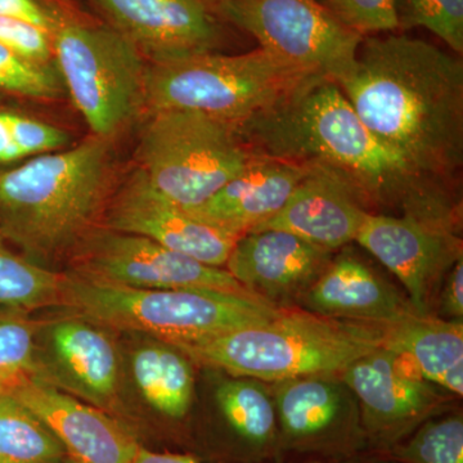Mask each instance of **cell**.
<instances>
[{
	"label": "cell",
	"mask_w": 463,
	"mask_h": 463,
	"mask_svg": "<svg viewBox=\"0 0 463 463\" xmlns=\"http://www.w3.org/2000/svg\"><path fill=\"white\" fill-rule=\"evenodd\" d=\"M313 165L257 154L203 205L185 209L200 221L242 236L276 214Z\"/></svg>",
	"instance_id": "20"
},
{
	"label": "cell",
	"mask_w": 463,
	"mask_h": 463,
	"mask_svg": "<svg viewBox=\"0 0 463 463\" xmlns=\"http://www.w3.org/2000/svg\"><path fill=\"white\" fill-rule=\"evenodd\" d=\"M138 152L148 182L183 209L212 199L255 155L236 125L191 109L152 112Z\"/></svg>",
	"instance_id": "7"
},
{
	"label": "cell",
	"mask_w": 463,
	"mask_h": 463,
	"mask_svg": "<svg viewBox=\"0 0 463 463\" xmlns=\"http://www.w3.org/2000/svg\"><path fill=\"white\" fill-rule=\"evenodd\" d=\"M58 306L97 327L143 332L172 345L260 325L283 310L241 292L132 288L80 274L63 276Z\"/></svg>",
	"instance_id": "5"
},
{
	"label": "cell",
	"mask_w": 463,
	"mask_h": 463,
	"mask_svg": "<svg viewBox=\"0 0 463 463\" xmlns=\"http://www.w3.org/2000/svg\"><path fill=\"white\" fill-rule=\"evenodd\" d=\"M218 7L225 23L309 74L339 84L354 72L364 36L341 25L317 0H218Z\"/></svg>",
	"instance_id": "9"
},
{
	"label": "cell",
	"mask_w": 463,
	"mask_h": 463,
	"mask_svg": "<svg viewBox=\"0 0 463 463\" xmlns=\"http://www.w3.org/2000/svg\"><path fill=\"white\" fill-rule=\"evenodd\" d=\"M109 142L91 136L74 148L0 172V219L9 236L38 254L74 242L108 192Z\"/></svg>",
	"instance_id": "4"
},
{
	"label": "cell",
	"mask_w": 463,
	"mask_h": 463,
	"mask_svg": "<svg viewBox=\"0 0 463 463\" xmlns=\"http://www.w3.org/2000/svg\"><path fill=\"white\" fill-rule=\"evenodd\" d=\"M397 353L379 346L355 359L340 373L354 392L368 450L385 455L423 422L452 410L449 394Z\"/></svg>",
	"instance_id": "11"
},
{
	"label": "cell",
	"mask_w": 463,
	"mask_h": 463,
	"mask_svg": "<svg viewBox=\"0 0 463 463\" xmlns=\"http://www.w3.org/2000/svg\"><path fill=\"white\" fill-rule=\"evenodd\" d=\"M368 213L354 188L340 174L313 165L285 205L250 232L285 231L336 252L355 242Z\"/></svg>",
	"instance_id": "18"
},
{
	"label": "cell",
	"mask_w": 463,
	"mask_h": 463,
	"mask_svg": "<svg viewBox=\"0 0 463 463\" xmlns=\"http://www.w3.org/2000/svg\"><path fill=\"white\" fill-rule=\"evenodd\" d=\"M434 317L446 321H463V257L450 268L439 288Z\"/></svg>",
	"instance_id": "35"
},
{
	"label": "cell",
	"mask_w": 463,
	"mask_h": 463,
	"mask_svg": "<svg viewBox=\"0 0 463 463\" xmlns=\"http://www.w3.org/2000/svg\"><path fill=\"white\" fill-rule=\"evenodd\" d=\"M23 157H25V155L18 148L5 115L0 111V163H12Z\"/></svg>",
	"instance_id": "36"
},
{
	"label": "cell",
	"mask_w": 463,
	"mask_h": 463,
	"mask_svg": "<svg viewBox=\"0 0 463 463\" xmlns=\"http://www.w3.org/2000/svg\"><path fill=\"white\" fill-rule=\"evenodd\" d=\"M385 456L398 463H463L462 411L431 417Z\"/></svg>",
	"instance_id": "26"
},
{
	"label": "cell",
	"mask_w": 463,
	"mask_h": 463,
	"mask_svg": "<svg viewBox=\"0 0 463 463\" xmlns=\"http://www.w3.org/2000/svg\"><path fill=\"white\" fill-rule=\"evenodd\" d=\"M80 276L132 288L249 294L224 268L201 263L147 237L115 231L103 232L90 241Z\"/></svg>",
	"instance_id": "13"
},
{
	"label": "cell",
	"mask_w": 463,
	"mask_h": 463,
	"mask_svg": "<svg viewBox=\"0 0 463 463\" xmlns=\"http://www.w3.org/2000/svg\"><path fill=\"white\" fill-rule=\"evenodd\" d=\"M272 463H398L381 453L367 452L343 459H306V461H277Z\"/></svg>",
	"instance_id": "38"
},
{
	"label": "cell",
	"mask_w": 463,
	"mask_h": 463,
	"mask_svg": "<svg viewBox=\"0 0 463 463\" xmlns=\"http://www.w3.org/2000/svg\"><path fill=\"white\" fill-rule=\"evenodd\" d=\"M65 447L48 426L14 398L0 394V463H61Z\"/></svg>",
	"instance_id": "25"
},
{
	"label": "cell",
	"mask_w": 463,
	"mask_h": 463,
	"mask_svg": "<svg viewBox=\"0 0 463 463\" xmlns=\"http://www.w3.org/2000/svg\"><path fill=\"white\" fill-rule=\"evenodd\" d=\"M459 228L368 213L355 242L401 281L417 316L434 317L439 288L463 257Z\"/></svg>",
	"instance_id": "12"
},
{
	"label": "cell",
	"mask_w": 463,
	"mask_h": 463,
	"mask_svg": "<svg viewBox=\"0 0 463 463\" xmlns=\"http://www.w3.org/2000/svg\"><path fill=\"white\" fill-rule=\"evenodd\" d=\"M9 389L8 383H3V381H0V394H3V392H7Z\"/></svg>",
	"instance_id": "39"
},
{
	"label": "cell",
	"mask_w": 463,
	"mask_h": 463,
	"mask_svg": "<svg viewBox=\"0 0 463 463\" xmlns=\"http://www.w3.org/2000/svg\"><path fill=\"white\" fill-rule=\"evenodd\" d=\"M74 463H76V462H74Z\"/></svg>",
	"instance_id": "40"
},
{
	"label": "cell",
	"mask_w": 463,
	"mask_h": 463,
	"mask_svg": "<svg viewBox=\"0 0 463 463\" xmlns=\"http://www.w3.org/2000/svg\"><path fill=\"white\" fill-rule=\"evenodd\" d=\"M335 251L285 231L248 232L234 243L224 269L252 297L277 309H298Z\"/></svg>",
	"instance_id": "15"
},
{
	"label": "cell",
	"mask_w": 463,
	"mask_h": 463,
	"mask_svg": "<svg viewBox=\"0 0 463 463\" xmlns=\"http://www.w3.org/2000/svg\"><path fill=\"white\" fill-rule=\"evenodd\" d=\"M8 392L38 416L76 463H133L138 444L108 414L25 374Z\"/></svg>",
	"instance_id": "17"
},
{
	"label": "cell",
	"mask_w": 463,
	"mask_h": 463,
	"mask_svg": "<svg viewBox=\"0 0 463 463\" xmlns=\"http://www.w3.org/2000/svg\"><path fill=\"white\" fill-rule=\"evenodd\" d=\"M133 463H201L194 456L174 455V453H156L138 447Z\"/></svg>",
	"instance_id": "37"
},
{
	"label": "cell",
	"mask_w": 463,
	"mask_h": 463,
	"mask_svg": "<svg viewBox=\"0 0 463 463\" xmlns=\"http://www.w3.org/2000/svg\"><path fill=\"white\" fill-rule=\"evenodd\" d=\"M0 91L52 99L60 96L61 85L50 66L27 61L0 45Z\"/></svg>",
	"instance_id": "29"
},
{
	"label": "cell",
	"mask_w": 463,
	"mask_h": 463,
	"mask_svg": "<svg viewBox=\"0 0 463 463\" xmlns=\"http://www.w3.org/2000/svg\"><path fill=\"white\" fill-rule=\"evenodd\" d=\"M194 362L165 341L138 347L132 356L137 386L152 408L173 420H183L194 404L196 377Z\"/></svg>",
	"instance_id": "24"
},
{
	"label": "cell",
	"mask_w": 463,
	"mask_h": 463,
	"mask_svg": "<svg viewBox=\"0 0 463 463\" xmlns=\"http://www.w3.org/2000/svg\"><path fill=\"white\" fill-rule=\"evenodd\" d=\"M53 54L93 136L114 138L145 108L147 65L114 27L63 18L53 33Z\"/></svg>",
	"instance_id": "8"
},
{
	"label": "cell",
	"mask_w": 463,
	"mask_h": 463,
	"mask_svg": "<svg viewBox=\"0 0 463 463\" xmlns=\"http://www.w3.org/2000/svg\"><path fill=\"white\" fill-rule=\"evenodd\" d=\"M310 76L318 75L263 48L151 61L146 69L145 108L151 112L191 109L239 125Z\"/></svg>",
	"instance_id": "6"
},
{
	"label": "cell",
	"mask_w": 463,
	"mask_h": 463,
	"mask_svg": "<svg viewBox=\"0 0 463 463\" xmlns=\"http://www.w3.org/2000/svg\"><path fill=\"white\" fill-rule=\"evenodd\" d=\"M269 385L279 423V461L343 459L370 452L358 401L340 373Z\"/></svg>",
	"instance_id": "10"
},
{
	"label": "cell",
	"mask_w": 463,
	"mask_h": 463,
	"mask_svg": "<svg viewBox=\"0 0 463 463\" xmlns=\"http://www.w3.org/2000/svg\"><path fill=\"white\" fill-rule=\"evenodd\" d=\"M381 346L403 356L423 379L463 395V321L411 315L380 325Z\"/></svg>",
	"instance_id": "22"
},
{
	"label": "cell",
	"mask_w": 463,
	"mask_h": 463,
	"mask_svg": "<svg viewBox=\"0 0 463 463\" xmlns=\"http://www.w3.org/2000/svg\"><path fill=\"white\" fill-rule=\"evenodd\" d=\"M223 373L216 380L212 399L227 438L228 455L236 463L279 461V423L269 383Z\"/></svg>",
	"instance_id": "21"
},
{
	"label": "cell",
	"mask_w": 463,
	"mask_h": 463,
	"mask_svg": "<svg viewBox=\"0 0 463 463\" xmlns=\"http://www.w3.org/2000/svg\"><path fill=\"white\" fill-rule=\"evenodd\" d=\"M51 344L58 364L85 397L97 403L111 401L118 388V359L106 332L72 318L52 327Z\"/></svg>",
	"instance_id": "23"
},
{
	"label": "cell",
	"mask_w": 463,
	"mask_h": 463,
	"mask_svg": "<svg viewBox=\"0 0 463 463\" xmlns=\"http://www.w3.org/2000/svg\"><path fill=\"white\" fill-rule=\"evenodd\" d=\"M298 309L337 321L371 325L416 315L408 298L350 245L335 252Z\"/></svg>",
	"instance_id": "19"
},
{
	"label": "cell",
	"mask_w": 463,
	"mask_h": 463,
	"mask_svg": "<svg viewBox=\"0 0 463 463\" xmlns=\"http://www.w3.org/2000/svg\"><path fill=\"white\" fill-rule=\"evenodd\" d=\"M399 29L423 27L463 53V0H397Z\"/></svg>",
	"instance_id": "28"
},
{
	"label": "cell",
	"mask_w": 463,
	"mask_h": 463,
	"mask_svg": "<svg viewBox=\"0 0 463 463\" xmlns=\"http://www.w3.org/2000/svg\"><path fill=\"white\" fill-rule=\"evenodd\" d=\"M151 61L214 52L225 21L218 0H90Z\"/></svg>",
	"instance_id": "14"
},
{
	"label": "cell",
	"mask_w": 463,
	"mask_h": 463,
	"mask_svg": "<svg viewBox=\"0 0 463 463\" xmlns=\"http://www.w3.org/2000/svg\"><path fill=\"white\" fill-rule=\"evenodd\" d=\"M323 8L337 21L361 33L362 36L373 33L395 32L399 29L397 0H317Z\"/></svg>",
	"instance_id": "30"
},
{
	"label": "cell",
	"mask_w": 463,
	"mask_h": 463,
	"mask_svg": "<svg viewBox=\"0 0 463 463\" xmlns=\"http://www.w3.org/2000/svg\"><path fill=\"white\" fill-rule=\"evenodd\" d=\"M0 45L32 62L48 65L53 54V38L24 21L0 17Z\"/></svg>",
	"instance_id": "32"
},
{
	"label": "cell",
	"mask_w": 463,
	"mask_h": 463,
	"mask_svg": "<svg viewBox=\"0 0 463 463\" xmlns=\"http://www.w3.org/2000/svg\"><path fill=\"white\" fill-rule=\"evenodd\" d=\"M380 345V325L283 309L260 325L174 346L201 367L273 383L309 374L341 373Z\"/></svg>",
	"instance_id": "3"
},
{
	"label": "cell",
	"mask_w": 463,
	"mask_h": 463,
	"mask_svg": "<svg viewBox=\"0 0 463 463\" xmlns=\"http://www.w3.org/2000/svg\"><path fill=\"white\" fill-rule=\"evenodd\" d=\"M7 121L9 130L14 136L18 148L25 156L29 155L50 154L57 149L65 147L69 142V136L63 130L52 127L50 124L42 123L35 118L14 114V112H3Z\"/></svg>",
	"instance_id": "33"
},
{
	"label": "cell",
	"mask_w": 463,
	"mask_h": 463,
	"mask_svg": "<svg viewBox=\"0 0 463 463\" xmlns=\"http://www.w3.org/2000/svg\"><path fill=\"white\" fill-rule=\"evenodd\" d=\"M33 371V326L17 319H0V381L11 386Z\"/></svg>",
	"instance_id": "31"
},
{
	"label": "cell",
	"mask_w": 463,
	"mask_h": 463,
	"mask_svg": "<svg viewBox=\"0 0 463 463\" xmlns=\"http://www.w3.org/2000/svg\"><path fill=\"white\" fill-rule=\"evenodd\" d=\"M109 230L137 234L212 267L224 268L236 234L200 221L166 199L141 169L121 187L109 209Z\"/></svg>",
	"instance_id": "16"
},
{
	"label": "cell",
	"mask_w": 463,
	"mask_h": 463,
	"mask_svg": "<svg viewBox=\"0 0 463 463\" xmlns=\"http://www.w3.org/2000/svg\"><path fill=\"white\" fill-rule=\"evenodd\" d=\"M62 274L17 257L0 245V304L41 307L60 304Z\"/></svg>",
	"instance_id": "27"
},
{
	"label": "cell",
	"mask_w": 463,
	"mask_h": 463,
	"mask_svg": "<svg viewBox=\"0 0 463 463\" xmlns=\"http://www.w3.org/2000/svg\"><path fill=\"white\" fill-rule=\"evenodd\" d=\"M0 17L24 21L44 30L53 38L63 18L39 0H0Z\"/></svg>",
	"instance_id": "34"
},
{
	"label": "cell",
	"mask_w": 463,
	"mask_h": 463,
	"mask_svg": "<svg viewBox=\"0 0 463 463\" xmlns=\"http://www.w3.org/2000/svg\"><path fill=\"white\" fill-rule=\"evenodd\" d=\"M365 127L420 175L456 190L463 165V62L407 35L364 36L339 83Z\"/></svg>",
	"instance_id": "2"
},
{
	"label": "cell",
	"mask_w": 463,
	"mask_h": 463,
	"mask_svg": "<svg viewBox=\"0 0 463 463\" xmlns=\"http://www.w3.org/2000/svg\"><path fill=\"white\" fill-rule=\"evenodd\" d=\"M236 127L257 154L340 174L367 209L399 210L461 227L462 205L455 190L420 175L383 145L331 79L310 76Z\"/></svg>",
	"instance_id": "1"
}]
</instances>
